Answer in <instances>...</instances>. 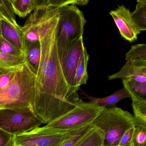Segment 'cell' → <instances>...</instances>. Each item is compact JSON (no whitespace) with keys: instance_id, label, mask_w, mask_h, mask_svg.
<instances>
[{"instance_id":"1","label":"cell","mask_w":146,"mask_h":146,"mask_svg":"<svg viewBox=\"0 0 146 146\" xmlns=\"http://www.w3.org/2000/svg\"><path fill=\"white\" fill-rule=\"evenodd\" d=\"M59 18V15L39 39L42 55L33 109L47 124L83 102L68 85L63 74L57 47Z\"/></svg>"},{"instance_id":"2","label":"cell","mask_w":146,"mask_h":146,"mask_svg":"<svg viewBox=\"0 0 146 146\" xmlns=\"http://www.w3.org/2000/svg\"><path fill=\"white\" fill-rule=\"evenodd\" d=\"M36 87V74L26 62L0 90V109L33 108Z\"/></svg>"},{"instance_id":"3","label":"cell","mask_w":146,"mask_h":146,"mask_svg":"<svg viewBox=\"0 0 146 146\" xmlns=\"http://www.w3.org/2000/svg\"><path fill=\"white\" fill-rule=\"evenodd\" d=\"M92 124L104 133V146H118L124 133L139 123L134 115L115 106L105 108Z\"/></svg>"},{"instance_id":"4","label":"cell","mask_w":146,"mask_h":146,"mask_svg":"<svg viewBox=\"0 0 146 146\" xmlns=\"http://www.w3.org/2000/svg\"><path fill=\"white\" fill-rule=\"evenodd\" d=\"M86 22L83 13L76 5H67L60 8L57 47L61 66L73 43L83 37L84 27Z\"/></svg>"},{"instance_id":"5","label":"cell","mask_w":146,"mask_h":146,"mask_svg":"<svg viewBox=\"0 0 146 146\" xmlns=\"http://www.w3.org/2000/svg\"><path fill=\"white\" fill-rule=\"evenodd\" d=\"M42 123L32 107L0 109V129L14 136L29 132Z\"/></svg>"},{"instance_id":"6","label":"cell","mask_w":146,"mask_h":146,"mask_svg":"<svg viewBox=\"0 0 146 146\" xmlns=\"http://www.w3.org/2000/svg\"><path fill=\"white\" fill-rule=\"evenodd\" d=\"M36 1V8L22 27L26 49L34 42L39 41L40 37L51 26L59 15L60 8L40 4L37 0Z\"/></svg>"},{"instance_id":"7","label":"cell","mask_w":146,"mask_h":146,"mask_svg":"<svg viewBox=\"0 0 146 146\" xmlns=\"http://www.w3.org/2000/svg\"><path fill=\"white\" fill-rule=\"evenodd\" d=\"M105 108L97 104L82 103L69 112L44 126L50 129L70 130L92 124Z\"/></svg>"},{"instance_id":"8","label":"cell","mask_w":146,"mask_h":146,"mask_svg":"<svg viewBox=\"0 0 146 146\" xmlns=\"http://www.w3.org/2000/svg\"><path fill=\"white\" fill-rule=\"evenodd\" d=\"M82 127L61 130L38 127L27 133L14 136V146H61Z\"/></svg>"},{"instance_id":"9","label":"cell","mask_w":146,"mask_h":146,"mask_svg":"<svg viewBox=\"0 0 146 146\" xmlns=\"http://www.w3.org/2000/svg\"><path fill=\"white\" fill-rule=\"evenodd\" d=\"M122 37L129 42H134L141 32L134 21L132 13L123 5L110 12Z\"/></svg>"},{"instance_id":"10","label":"cell","mask_w":146,"mask_h":146,"mask_svg":"<svg viewBox=\"0 0 146 146\" xmlns=\"http://www.w3.org/2000/svg\"><path fill=\"white\" fill-rule=\"evenodd\" d=\"M85 48L83 44V37H81L73 43L61 66L68 84L75 92H77L75 87L76 75Z\"/></svg>"},{"instance_id":"11","label":"cell","mask_w":146,"mask_h":146,"mask_svg":"<svg viewBox=\"0 0 146 146\" xmlns=\"http://www.w3.org/2000/svg\"><path fill=\"white\" fill-rule=\"evenodd\" d=\"M1 27L3 38L26 55V45L22 27L12 25L1 19Z\"/></svg>"},{"instance_id":"12","label":"cell","mask_w":146,"mask_h":146,"mask_svg":"<svg viewBox=\"0 0 146 146\" xmlns=\"http://www.w3.org/2000/svg\"><path fill=\"white\" fill-rule=\"evenodd\" d=\"M133 75H139L146 77V61L131 60L127 61L117 73L109 75V80L123 79Z\"/></svg>"},{"instance_id":"13","label":"cell","mask_w":146,"mask_h":146,"mask_svg":"<svg viewBox=\"0 0 146 146\" xmlns=\"http://www.w3.org/2000/svg\"><path fill=\"white\" fill-rule=\"evenodd\" d=\"M84 95L86 96V98L88 99L89 102L97 104L100 106L105 108L115 107L116 105L122 99L130 97V94L124 87L106 97L95 98L86 93H84Z\"/></svg>"},{"instance_id":"14","label":"cell","mask_w":146,"mask_h":146,"mask_svg":"<svg viewBox=\"0 0 146 146\" xmlns=\"http://www.w3.org/2000/svg\"><path fill=\"white\" fill-rule=\"evenodd\" d=\"M122 83L132 101L146 103V82L139 83L127 78L122 79Z\"/></svg>"},{"instance_id":"15","label":"cell","mask_w":146,"mask_h":146,"mask_svg":"<svg viewBox=\"0 0 146 146\" xmlns=\"http://www.w3.org/2000/svg\"><path fill=\"white\" fill-rule=\"evenodd\" d=\"M26 62L25 55L14 56L0 53V75L15 72Z\"/></svg>"},{"instance_id":"16","label":"cell","mask_w":146,"mask_h":146,"mask_svg":"<svg viewBox=\"0 0 146 146\" xmlns=\"http://www.w3.org/2000/svg\"><path fill=\"white\" fill-rule=\"evenodd\" d=\"M104 133L93 126L74 146H104Z\"/></svg>"},{"instance_id":"17","label":"cell","mask_w":146,"mask_h":146,"mask_svg":"<svg viewBox=\"0 0 146 146\" xmlns=\"http://www.w3.org/2000/svg\"><path fill=\"white\" fill-rule=\"evenodd\" d=\"M42 55V47L40 41H37L27 48L26 62L37 74Z\"/></svg>"},{"instance_id":"18","label":"cell","mask_w":146,"mask_h":146,"mask_svg":"<svg viewBox=\"0 0 146 146\" xmlns=\"http://www.w3.org/2000/svg\"><path fill=\"white\" fill-rule=\"evenodd\" d=\"M14 13L25 18L36 8V0H9Z\"/></svg>"},{"instance_id":"19","label":"cell","mask_w":146,"mask_h":146,"mask_svg":"<svg viewBox=\"0 0 146 146\" xmlns=\"http://www.w3.org/2000/svg\"><path fill=\"white\" fill-rule=\"evenodd\" d=\"M89 57V55L85 48L81 57L76 75L75 87L77 91L79 90L81 85L86 84L88 79L87 69Z\"/></svg>"},{"instance_id":"20","label":"cell","mask_w":146,"mask_h":146,"mask_svg":"<svg viewBox=\"0 0 146 146\" xmlns=\"http://www.w3.org/2000/svg\"><path fill=\"white\" fill-rule=\"evenodd\" d=\"M132 16L140 31H146V4L141 2L140 0L137 1Z\"/></svg>"},{"instance_id":"21","label":"cell","mask_w":146,"mask_h":146,"mask_svg":"<svg viewBox=\"0 0 146 146\" xmlns=\"http://www.w3.org/2000/svg\"><path fill=\"white\" fill-rule=\"evenodd\" d=\"M9 0H0V18L14 25H18Z\"/></svg>"},{"instance_id":"22","label":"cell","mask_w":146,"mask_h":146,"mask_svg":"<svg viewBox=\"0 0 146 146\" xmlns=\"http://www.w3.org/2000/svg\"><path fill=\"white\" fill-rule=\"evenodd\" d=\"M126 61H146V44H137L131 46L126 54Z\"/></svg>"},{"instance_id":"23","label":"cell","mask_w":146,"mask_h":146,"mask_svg":"<svg viewBox=\"0 0 146 146\" xmlns=\"http://www.w3.org/2000/svg\"><path fill=\"white\" fill-rule=\"evenodd\" d=\"M132 106L138 123L146 127V103L132 101Z\"/></svg>"},{"instance_id":"24","label":"cell","mask_w":146,"mask_h":146,"mask_svg":"<svg viewBox=\"0 0 146 146\" xmlns=\"http://www.w3.org/2000/svg\"><path fill=\"white\" fill-rule=\"evenodd\" d=\"M131 146H146V127L139 124L134 127Z\"/></svg>"},{"instance_id":"25","label":"cell","mask_w":146,"mask_h":146,"mask_svg":"<svg viewBox=\"0 0 146 146\" xmlns=\"http://www.w3.org/2000/svg\"><path fill=\"white\" fill-rule=\"evenodd\" d=\"M0 53L14 56L25 55L21 51L18 49L5 40L3 37L0 39Z\"/></svg>"},{"instance_id":"26","label":"cell","mask_w":146,"mask_h":146,"mask_svg":"<svg viewBox=\"0 0 146 146\" xmlns=\"http://www.w3.org/2000/svg\"><path fill=\"white\" fill-rule=\"evenodd\" d=\"M92 126L93 125L92 124H90L83 127L78 131V133L75 135L67 141L61 146H74Z\"/></svg>"},{"instance_id":"27","label":"cell","mask_w":146,"mask_h":146,"mask_svg":"<svg viewBox=\"0 0 146 146\" xmlns=\"http://www.w3.org/2000/svg\"><path fill=\"white\" fill-rule=\"evenodd\" d=\"M0 146H14V136L0 129Z\"/></svg>"},{"instance_id":"28","label":"cell","mask_w":146,"mask_h":146,"mask_svg":"<svg viewBox=\"0 0 146 146\" xmlns=\"http://www.w3.org/2000/svg\"><path fill=\"white\" fill-rule=\"evenodd\" d=\"M134 127L129 129L124 133L120 140L118 146H131Z\"/></svg>"},{"instance_id":"29","label":"cell","mask_w":146,"mask_h":146,"mask_svg":"<svg viewBox=\"0 0 146 146\" xmlns=\"http://www.w3.org/2000/svg\"><path fill=\"white\" fill-rule=\"evenodd\" d=\"M15 72V71L0 75V90L5 87L8 84L13 76Z\"/></svg>"},{"instance_id":"30","label":"cell","mask_w":146,"mask_h":146,"mask_svg":"<svg viewBox=\"0 0 146 146\" xmlns=\"http://www.w3.org/2000/svg\"><path fill=\"white\" fill-rule=\"evenodd\" d=\"M127 78L133 80L134 81L139 82V83H144L146 82V77L144 76L133 75V76H129Z\"/></svg>"},{"instance_id":"31","label":"cell","mask_w":146,"mask_h":146,"mask_svg":"<svg viewBox=\"0 0 146 146\" xmlns=\"http://www.w3.org/2000/svg\"><path fill=\"white\" fill-rule=\"evenodd\" d=\"M2 37V36L1 34V20H0V39H1V38Z\"/></svg>"},{"instance_id":"32","label":"cell","mask_w":146,"mask_h":146,"mask_svg":"<svg viewBox=\"0 0 146 146\" xmlns=\"http://www.w3.org/2000/svg\"><path fill=\"white\" fill-rule=\"evenodd\" d=\"M141 1V2L143 3L146 4V0H140Z\"/></svg>"},{"instance_id":"33","label":"cell","mask_w":146,"mask_h":146,"mask_svg":"<svg viewBox=\"0 0 146 146\" xmlns=\"http://www.w3.org/2000/svg\"><path fill=\"white\" fill-rule=\"evenodd\" d=\"M0 20H1V18H0Z\"/></svg>"}]
</instances>
